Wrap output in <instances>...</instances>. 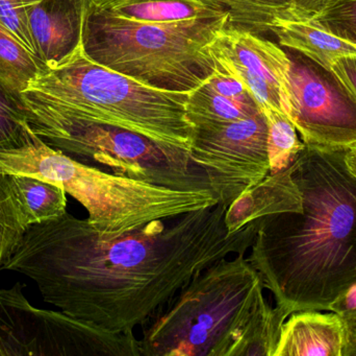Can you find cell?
<instances>
[{
  "mask_svg": "<svg viewBox=\"0 0 356 356\" xmlns=\"http://www.w3.org/2000/svg\"><path fill=\"white\" fill-rule=\"evenodd\" d=\"M227 208L218 203L116 238L66 211L31 225L1 270L33 280L46 303L71 317L117 334L134 332L199 272L247 254L257 224L230 233Z\"/></svg>",
  "mask_w": 356,
  "mask_h": 356,
  "instance_id": "6da1fadb",
  "label": "cell"
},
{
  "mask_svg": "<svg viewBox=\"0 0 356 356\" xmlns=\"http://www.w3.org/2000/svg\"><path fill=\"white\" fill-rule=\"evenodd\" d=\"M346 150L305 146L290 165L302 211L254 222L247 259L288 318L330 311L356 284V176Z\"/></svg>",
  "mask_w": 356,
  "mask_h": 356,
  "instance_id": "7a4b0ae2",
  "label": "cell"
},
{
  "mask_svg": "<svg viewBox=\"0 0 356 356\" xmlns=\"http://www.w3.org/2000/svg\"><path fill=\"white\" fill-rule=\"evenodd\" d=\"M246 254L195 275L141 328V356H274L288 319Z\"/></svg>",
  "mask_w": 356,
  "mask_h": 356,
  "instance_id": "3957f363",
  "label": "cell"
},
{
  "mask_svg": "<svg viewBox=\"0 0 356 356\" xmlns=\"http://www.w3.org/2000/svg\"><path fill=\"white\" fill-rule=\"evenodd\" d=\"M29 90L62 116L140 134L169 156L192 162L195 127L186 114L191 91L140 83L94 62L83 45L48 68Z\"/></svg>",
  "mask_w": 356,
  "mask_h": 356,
  "instance_id": "277c9868",
  "label": "cell"
},
{
  "mask_svg": "<svg viewBox=\"0 0 356 356\" xmlns=\"http://www.w3.org/2000/svg\"><path fill=\"white\" fill-rule=\"evenodd\" d=\"M0 173L39 178L60 186L88 212V221L110 238L218 204L211 192L177 190L106 173L52 148L33 132L24 146L0 150Z\"/></svg>",
  "mask_w": 356,
  "mask_h": 356,
  "instance_id": "5b68a950",
  "label": "cell"
},
{
  "mask_svg": "<svg viewBox=\"0 0 356 356\" xmlns=\"http://www.w3.org/2000/svg\"><path fill=\"white\" fill-rule=\"evenodd\" d=\"M93 3L83 27L85 54L160 89L188 92L202 85L215 69L209 45L230 26L227 15L175 23L137 22L104 14Z\"/></svg>",
  "mask_w": 356,
  "mask_h": 356,
  "instance_id": "8992f818",
  "label": "cell"
},
{
  "mask_svg": "<svg viewBox=\"0 0 356 356\" xmlns=\"http://www.w3.org/2000/svg\"><path fill=\"white\" fill-rule=\"evenodd\" d=\"M22 98L31 131L52 148L72 155L81 162L96 163L117 175L171 189L213 192L200 167L169 156L140 134L62 116L31 90L23 92Z\"/></svg>",
  "mask_w": 356,
  "mask_h": 356,
  "instance_id": "52a82bcc",
  "label": "cell"
},
{
  "mask_svg": "<svg viewBox=\"0 0 356 356\" xmlns=\"http://www.w3.org/2000/svg\"><path fill=\"white\" fill-rule=\"evenodd\" d=\"M0 356H141L134 332L117 334L64 311L33 307L22 284L0 290Z\"/></svg>",
  "mask_w": 356,
  "mask_h": 356,
  "instance_id": "ba28073f",
  "label": "cell"
},
{
  "mask_svg": "<svg viewBox=\"0 0 356 356\" xmlns=\"http://www.w3.org/2000/svg\"><path fill=\"white\" fill-rule=\"evenodd\" d=\"M288 49V48H286ZM284 113L305 146L349 148L356 144V98L334 72L297 50L288 49Z\"/></svg>",
  "mask_w": 356,
  "mask_h": 356,
  "instance_id": "9c48e42d",
  "label": "cell"
},
{
  "mask_svg": "<svg viewBox=\"0 0 356 356\" xmlns=\"http://www.w3.org/2000/svg\"><path fill=\"white\" fill-rule=\"evenodd\" d=\"M267 121L248 118L195 130L192 162L204 171L218 203L229 207L270 175Z\"/></svg>",
  "mask_w": 356,
  "mask_h": 356,
  "instance_id": "30bf717a",
  "label": "cell"
},
{
  "mask_svg": "<svg viewBox=\"0 0 356 356\" xmlns=\"http://www.w3.org/2000/svg\"><path fill=\"white\" fill-rule=\"evenodd\" d=\"M94 0H41L27 10V25L38 58L56 66L83 43V27Z\"/></svg>",
  "mask_w": 356,
  "mask_h": 356,
  "instance_id": "8fae6325",
  "label": "cell"
},
{
  "mask_svg": "<svg viewBox=\"0 0 356 356\" xmlns=\"http://www.w3.org/2000/svg\"><path fill=\"white\" fill-rule=\"evenodd\" d=\"M209 54L242 65L267 82L282 98L284 112L291 61L280 46L250 31L227 26L211 42Z\"/></svg>",
  "mask_w": 356,
  "mask_h": 356,
  "instance_id": "7c38bea8",
  "label": "cell"
},
{
  "mask_svg": "<svg viewBox=\"0 0 356 356\" xmlns=\"http://www.w3.org/2000/svg\"><path fill=\"white\" fill-rule=\"evenodd\" d=\"M346 345V328L337 314L297 311L282 325L274 356H344Z\"/></svg>",
  "mask_w": 356,
  "mask_h": 356,
  "instance_id": "4fadbf2b",
  "label": "cell"
},
{
  "mask_svg": "<svg viewBox=\"0 0 356 356\" xmlns=\"http://www.w3.org/2000/svg\"><path fill=\"white\" fill-rule=\"evenodd\" d=\"M226 13L230 26L255 35L272 33L277 20L309 21L313 14L303 0H192Z\"/></svg>",
  "mask_w": 356,
  "mask_h": 356,
  "instance_id": "5bb4252c",
  "label": "cell"
},
{
  "mask_svg": "<svg viewBox=\"0 0 356 356\" xmlns=\"http://www.w3.org/2000/svg\"><path fill=\"white\" fill-rule=\"evenodd\" d=\"M93 6L104 14L145 23H175L227 15L192 0H94Z\"/></svg>",
  "mask_w": 356,
  "mask_h": 356,
  "instance_id": "9a60e30c",
  "label": "cell"
},
{
  "mask_svg": "<svg viewBox=\"0 0 356 356\" xmlns=\"http://www.w3.org/2000/svg\"><path fill=\"white\" fill-rule=\"evenodd\" d=\"M272 33L282 47L297 50L328 68H332L339 59L356 56L355 44L319 29L309 21L277 20Z\"/></svg>",
  "mask_w": 356,
  "mask_h": 356,
  "instance_id": "2e32d148",
  "label": "cell"
},
{
  "mask_svg": "<svg viewBox=\"0 0 356 356\" xmlns=\"http://www.w3.org/2000/svg\"><path fill=\"white\" fill-rule=\"evenodd\" d=\"M255 102H242L224 98L202 85L190 92L186 114L197 129L217 127L248 118L261 112Z\"/></svg>",
  "mask_w": 356,
  "mask_h": 356,
  "instance_id": "e0dca14e",
  "label": "cell"
},
{
  "mask_svg": "<svg viewBox=\"0 0 356 356\" xmlns=\"http://www.w3.org/2000/svg\"><path fill=\"white\" fill-rule=\"evenodd\" d=\"M29 226L56 219L67 211L66 192L39 178L10 175Z\"/></svg>",
  "mask_w": 356,
  "mask_h": 356,
  "instance_id": "ac0fdd59",
  "label": "cell"
},
{
  "mask_svg": "<svg viewBox=\"0 0 356 356\" xmlns=\"http://www.w3.org/2000/svg\"><path fill=\"white\" fill-rule=\"evenodd\" d=\"M47 69L0 20V77L23 93Z\"/></svg>",
  "mask_w": 356,
  "mask_h": 356,
  "instance_id": "d6986e66",
  "label": "cell"
},
{
  "mask_svg": "<svg viewBox=\"0 0 356 356\" xmlns=\"http://www.w3.org/2000/svg\"><path fill=\"white\" fill-rule=\"evenodd\" d=\"M261 112L267 121L268 158L270 175H272L288 169L305 148V144L299 139L294 123L282 111L269 108Z\"/></svg>",
  "mask_w": 356,
  "mask_h": 356,
  "instance_id": "ffe728a7",
  "label": "cell"
},
{
  "mask_svg": "<svg viewBox=\"0 0 356 356\" xmlns=\"http://www.w3.org/2000/svg\"><path fill=\"white\" fill-rule=\"evenodd\" d=\"M29 227L12 177L10 173H0V270Z\"/></svg>",
  "mask_w": 356,
  "mask_h": 356,
  "instance_id": "44dd1931",
  "label": "cell"
},
{
  "mask_svg": "<svg viewBox=\"0 0 356 356\" xmlns=\"http://www.w3.org/2000/svg\"><path fill=\"white\" fill-rule=\"evenodd\" d=\"M22 93L0 77V150L19 148L33 135Z\"/></svg>",
  "mask_w": 356,
  "mask_h": 356,
  "instance_id": "7402d4cb",
  "label": "cell"
},
{
  "mask_svg": "<svg viewBox=\"0 0 356 356\" xmlns=\"http://www.w3.org/2000/svg\"><path fill=\"white\" fill-rule=\"evenodd\" d=\"M309 22L356 45V0H324Z\"/></svg>",
  "mask_w": 356,
  "mask_h": 356,
  "instance_id": "603a6c76",
  "label": "cell"
},
{
  "mask_svg": "<svg viewBox=\"0 0 356 356\" xmlns=\"http://www.w3.org/2000/svg\"><path fill=\"white\" fill-rule=\"evenodd\" d=\"M39 1L41 0H0V20L33 54L35 52L27 25V10Z\"/></svg>",
  "mask_w": 356,
  "mask_h": 356,
  "instance_id": "cb8c5ba5",
  "label": "cell"
},
{
  "mask_svg": "<svg viewBox=\"0 0 356 356\" xmlns=\"http://www.w3.org/2000/svg\"><path fill=\"white\" fill-rule=\"evenodd\" d=\"M205 86L211 91L242 102H255L244 85L238 79L226 75L219 69H213L209 77L204 81Z\"/></svg>",
  "mask_w": 356,
  "mask_h": 356,
  "instance_id": "d4e9b609",
  "label": "cell"
},
{
  "mask_svg": "<svg viewBox=\"0 0 356 356\" xmlns=\"http://www.w3.org/2000/svg\"><path fill=\"white\" fill-rule=\"evenodd\" d=\"M330 311L337 314L342 320L346 328L347 340L356 334V284L330 305Z\"/></svg>",
  "mask_w": 356,
  "mask_h": 356,
  "instance_id": "484cf974",
  "label": "cell"
},
{
  "mask_svg": "<svg viewBox=\"0 0 356 356\" xmlns=\"http://www.w3.org/2000/svg\"><path fill=\"white\" fill-rule=\"evenodd\" d=\"M332 69L348 86L356 98V56L339 59L332 65Z\"/></svg>",
  "mask_w": 356,
  "mask_h": 356,
  "instance_id": "4316f807",
  "label": "cell"
},
{
  "mask_svg": "<svg viewBox=\"0 0 356 356\" xmlns=\"http://www.w3.org/2000/svg\"><path fill=\"white\" fill-rule=\"evenodd\" d=\"M347 165L348 169H350L351 173L356 176V144L347 148L346 155H345Z\"/></svg>",
  "mask_w": 356,
  "mask_h": 356,
  "instance_id": "83f0119b",
  "label": "cell"
},
{
  "mask_svg": "<svg viewBox=\"0 0 356 356\" xmlns=\"http://www.w3.org/2000/svg\"><path fill=\"white\" fill-rule=\"evenodd\" d=\"M303 1L305 2L307 8L311 10L313 17L315 16L316 14H318V12L321 10L324 3V0H303Z\"/></svg>",
  "mask_w": 356,
  "mask_h": 356,
  "instance_id": "f1b7e54d",
  "label": "cell"
},
{
  "mask_svg": "<svg viewBox=\"0 0 356 356\" xmlns=\"http://www.w3.org/2000/svg\"><path fill=\"white\" fill-rule=\"evenodd\" d=\"M344 356H356V338L351 339L347 342Z\"/></svg>",
  "mask_w": 356,
  "mask_h": 356,
  "instance_id": "f546056e",
  "label": "cell"
},
{
  "mask_svg": "<svg viewBox=\"0 0 356 356\" xmlns=\"http://www.w3.org/2000/svg\"><path fill=\"white\" fill-rule=\"evenodd\" d=\"M355 338H356V334H355V336H350V338H348V340H347V342H348L349 340H351V339H355Z\"/></svg>",
  "mask_w": 356,
  "mask_h": 356,
  "instance_id": "4dcf8cb0",
  "label": "cell"
}]
</instances>
